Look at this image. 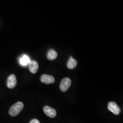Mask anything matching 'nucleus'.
<instances>
[{"label": "nucleus", "mask_w": 123, "mask_h": 123, "mask_svg": "<svg viewBox=\"0 0 123 123\" xmlns=\"http://www.w3.org/2000/svg\"><path fill=\"white\" fill-rule=\"evenodd\" d=\"M17 84V80L15 75H10L8 77L7 80V86L10 88H15Z\"/></svg>", "instance_id": "nucleus-6"}, {"label": "nucleus", "mask_w": 123, "mask_h": 123, "mask_svg": "<svg viewBox=\"0 0 123 123\" xmlns=\"http://www.w3.org/2000/svg\"><path fill=\"white\" fill-rule=\"evenodd\" d=\"M30 123H40V121L37 119H33L31 120Z\"/></svg>", "instance_id": "nucleus-11"}, {"label": "nucleus", "mask_w": 123, "mask_h": 123, "mask_svg": "<svg viewBox=\"0 0 123 123\" xmlns=\"http://www.w3.org/2000/svg\"><path fill=\"white\" fill-rule=\"evenodd\" d=\"M39 68L38 63L35 60H31L29 63V70L32 74L36 73Z\"/></svg>", "instance_id": "nucleus-7"}, {"label": "nucleus", "mask_w": 123, "mask_h": 123, "mask_svg": "<svg viewBox=\"0 0 123 123\" xmlns=\"http://www.w3.org/2000/svg\"><path fill=\"white\" fill-rule=\"evenodd\" d=\"M57 57V53L53 49L50 50L47 54V58L49 60H54Z\"/></svg>", "instance_id": "nucleus-10"}, {"label": "nucleus", "mask_w": 123, "mask_h": 123, "mask_svg": "<svg viewBox=\"0 0 123 123\" xmlns=\"http://www.w3.org/2000/svg\"><path fill=\"white\" fill-rule=\"evenodd\" d=\"M31 61L30 58L26 55H23L19 59V62L21 65L23 66H26Z\"/></svg>", "instance_id": "nucleus-8"}, {"label": "nucleus", "mask_w": 123, "mask_h": 123, "mask_svg": "<svg viewBox=\"0 0 123 123\" xmlns=\"http://www.w3.org/2000/svg\"><path fill=\"white\" fill-rule=\"evenodd\" d=\"M24 105L23 103L18 102L11 107L9 110V114L12 117L16 116L22 111Z\"/></svg>", "instance_id": "nucleus-1"}, {"label": "nucleus", "mask_w": 123, "mask_h": 123, "mask_svg": "<svg viewBox=\"0 0 123 123\" xmlns=\"http://www.w3.org/2000/svg\"><path fill=\"white\" fill-rule=\"evenodd\" d=\"M43 111L45 114L51 118H54L57 114L56 110L49 106H46L44 107Z\"/></svg>", "instance_id": "nucleus-4"}, {"label": "nucleus", "mask_w": 123, "mask_h": 123, "mask_svg": "<svg viewBox=\"0 0 123 123\" xmlns=\"http://www.w3.org/2000/svg\"><path fill=\"white\" fill-rule=\"evenodd\" d=\"M77 65V62L76 61V60L74 58H73L72 57H70L67 63L68 68L69 69H73L76 67Z\"/></svg>", "instance_id": "nucleus-9"}, {"label": "nucleus", "mask_w": 123, "mask_h": 123, "mask_svg": "<svg viewBox=\"0 0 123 123\" xmlns=\"http://www.w3.org/2000/svg\"><path fill=\"white\" fill-rule=\"evenodd\" d=\"M108 110L115 115H119L121 112V110L118 105L114 102H110L108 105Z\"/></svg>", "instance_id": "nucleus-3"}, {"label": "nucleus", "mask_w": 123, "mask_h": 123, "mask_svg": "<svg viewBox=\"0 0 123 123\" xmlns=\"http://www.w3.org/2000/svg\"><path fill=\"white\" fill-rule=\"evenodd\" d=\"M71 80L68 78L62 79L60 84V88L62 91L66 92L70 88L71 85Z\"/></svg>", "instance_id": "nucleus-2"}, {"label": "nucleus", "mask_w": 123, "mask_h": 123, "mask_svg": "<svg viewBox=\"0 0 123 123\" xmlns=\"http://www.w3.org/2000/svg\"><path fill=\"white\" fill-rule=\"evenodd\" d=\"M41 81L44 84H53L55 82V79L53 76L49 75H43L40 78Z\"/></svg>", "instance_id": "nucleus-5"}]
</instances>
